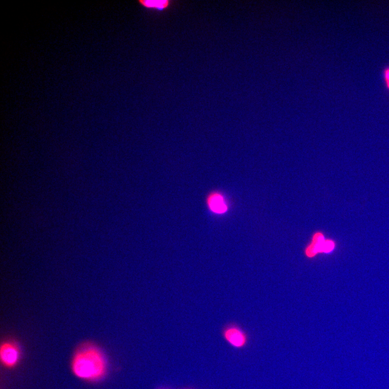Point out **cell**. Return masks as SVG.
<instances>
[{
	"mask_svg": "<svg viewBox=\"0 0 389 389\" xmlns=\"http://www.w3.org/2000/svg\"><path fill=\"white\" fill-rule=\"evenodd\" d=\"M207 205L210 211L215 214H224L229 210V205L224 195L219 192H213L208 196Z\"/></svg>",
	"mask_w": 389,
	"mask_h": 389,
	"instance_id": "obj_4",
	"label": "cell"
},
{
	"mask_svg": "<svg viewBox=\"0 0 389 389\" xmlns=\"http://www.w3.org/2000/svg\"><path fill=\"white\" fill-rule=\"evenodd\" d=\"M334 247V243L331 240H325L322 244L320 252L328 253L331 251Z\"/></svg>",
	"mask_w": 389,
	"mask_h": 389,
	"instance_id": "obj_7",
	"label": "cell"
},
{
	"mask_svg": "<svg viewBox=\"0 0 389 389\" xmlns=\"http://www.w3.org/2000/svg\"><path fill=\"white\" fill-rule=\"evenodd\" d=\"M107 368L103 351L90 342L79 347L71 359L72 372L83 381L96 382L101 380L106 375Z\"/></svg>",
	"mask_w": 389,
	"mask_h": 389,
	"instance_id": "obj_1",
	"label": "cell"
},
{
	"mask_svg": "<svg viewBox=\"0 0 389 389\" xmlns=\"http://www.w3.org/2000/svg\"><path fill=\"white\" fill-rule=\"evenodd\" d=\"M324 235L321 232L314 234L312 243L306 248L305 254L310 258L315 256L320 252L322 244L324 241Z\"/></svg>",
	"mask_w": 389,
	"mask_h": 389,
	"instance_id": "obj_6",
	"label": "cell"
},
{
	"mask_svg": "<svg viewBox=\"0 0 389 389\" xmlns=\"http://www.w3.org/2000/svg\"><path fill=\"white\" fill-rule=\"evenodd\" d=\"M383 78L385 85L389 90V66L386 67L383 71Z\"/></svg>",
	"mask_w": 389,
	"mask_h": 389,
	"instance_id": "obj_8",
	"label": "cell"
},
{
	"mask_svg": "<svg viewBox=\"0 0 389 389\" xmlns=\"http://www.w3.org/2000/svg\"><path fill=\"white\" fill-rule=\"evenodd\" d=\"M223 335L225 341L235 349H243L248 345L247 333L237 325H230L225 328Z\"/></svg>",
	"mask_w": 389,
	"mask_h": 389,
	"instance_id": "obj_2",
	"label": "cell"
},
{
	"mask_svg": "<svg viewBox=\"0 0 389 389\" xmlns=\"http://www.w3.org/2000/svg\"><path fill=\"white\" fill-rule=\"evenodd\" d=\"M138 3L140 6L147 10L159 12L168 10L173 3L171 0H139Z\"/></svg>",
	"mask_w": 389,
	"mask_h": 389,
	"instance_id": "obj_5",
	"label": "cell"
},
{
	"mask_svg": "<svg viewBox=\"0 0 389 389\" xmlns=\"http://www.w3.org/2000/svg\"><path fill=\"white\" fill-rule=\"evenodd\" d=\"M20 356V350L16 343L13 341H6L2 344L0 358L5 367H15L19 362Z\"/></svg>",
	"mask_w": 389,
	"mask_h": 389,
	"instance_id": "obj_3",
	"label": "cell"
}]
</instances>
